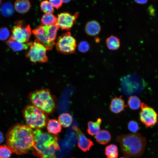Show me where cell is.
Returning <instances> with one entry per match:
<instances>
[{"mask_svg":"<svg viewBox=\"0 0 158 158\" xmlns=\"http://www.w3.org/2000/svg\"><path fill=\"white\" fill-rule=\"evenodd\" d=\"M116 140L119 144L123 154L128 158L141 156L144 151L146 144L145 138L138 133L118 135Z\"/></svg>","mask_w":158,"mask_h":158,"instance_id":"3","label":"cell"},{"mask_svg":"<svg viewBox=\"0 0 158 158\" xmlns=\"http://www.w3.org/2000/svg\"></svg>","mask_w":158,"mask_h":158,"instance_id":"42","label":"cell"},{"mask_svg":"<svg viewBox=\"0 0 158 158\" xmlns=\"http://www.w3.org/2000/svg\"></svg>","mask_w":158,"mask_h":158,"instance_id":"41","label":"cell"},{"mask_svg":"<svg viewBox=\"0 0 158 158\" xmlns=\"http://www.w3.org/2000/svg\"><path fill=\"white\" fill-rule=\"evenodd\" d=\"M4 140V137L3 134L0 132V143H1Z\"/></svg>","mask_w":158,"mask_h":158,"instance_id":"35","label":"cell"},{"mask_svg":"<svg viewBox=\"0 0 158 158\" xmlns=\"http://www.w3.org/2000/svg\"><path fill=\"white\" fill-rule=\"evenodd\" d=\"M105 154L107 158H117L118 151L117 146L113 144L107 146L105 149Z\"/></svg>","mask_w":158,"mask_h":158,"instance_id":"25","label":"cell"},{"mask_svg":"<svg viewBox=\"0 0 158 158\" xmlns=\"http://www.w3.org/2000/svg\"><path fill=\"white\" fill-rule=\"evenodd\" d=\"M128 104L130 109L135 110L140 107L141 102L138 97L135 96H132L129 97Z\"/></svg>","mask_w":158,"mask_h":158,"instance_id":"26","label":"cell"},{"mask_svg":"<svg viewBox=\"0 0 158 158\" xmlns=\"http://www.w3.org/2000/svg\"><path fill=\"white\" fill-rule=\"evenodd\" d=\"M76 46V40L69 32L64 33L59 36L56 44L57 51L65 54L74 53Z\"/></svg>","mask_w":158,"mask_h":158,"instance_id":"6","label":"cell"},{"mask_svg":"<svg viewBox=\"0 0 158 158\" xmlns=\"http://www.w3.org/2000/svg\"><path fill=\"white\" fill-rule=\"evenodd\" d=\"M147 0H135V1L138 4H144L146 3L147 2Z\"/></svg>","mask_w":158,"mask_h":158,"instance_id":"34","label":"cell"},{"mask_svg":"<svg viewBox=\"0 0 158 158\" xmlns=\"http://www.w3.org/2000/svg\"><path fill=\"white\" fill-rule=\"evenodd\" d=\"M90 47L89 44L85 41H81L79 43L78 46L79 51L83 53H85L88 51Z\"/></svg>","mask_w":158,"mask_h":158,"instance_id":"31","label":"cell"},{"mask_svg":"<svg viewBox=\"0 0 158 158\" xmlns=\"http://www.w3.org/2000/svg\"><path fill=\"white\" fill-rule=\"evenodd\" d=\"M31 5L29 1L27 0H18L14 3V8L16 11L20 13H24L30 9Z\"/></svg>","mask_w":158,"mask_h":158,"instance_id":"19","label":"cell"},{"mask_svg":"<svg viewBox=\"0 0 158 158\" xmlns=\"http://www.w3.org/2000/svg\"><path fill=\"white\" fill-rule=\"evenodd\" d=\"M1 12L4 16L9 17L11 16L14 13V9L12 4L9 2L3 4L0 8Z\"/></svg>","mask_w":158,"mask_h":158,"instance_id":"24","label":"cell"},{"mask_svg":"<svg viewBox=\"0 0 158 158\" xmlns=\"http://www.w3.org/2000/svg\"><path fill=\"white\" fill-rule=\"evenodd\" d=\"M95 42L97 43H99L100 41V38L99 37H95Z\"/></svg>","mask_w":158,"mask_h":158,"instance_id":"36","label":"cell"},{"mask_svg":"<svg viewBox=\"0 0 158 158\" xmlns=\"http://www.w3.org/2000/svg\"><path fill=\"white\" fill-rule=\"evenodd\" d=\"M40 8L45 14H52L54 12L53 7L48 1H44L40 4Z\"/></svg>","mask_w":158,"mask_h":158,"instance_id":"27","label":"cell"},{"mask_svg":"<svg viewBox=\"0 0 158 158\" xmlns=\"http://www.w3.org/2000/svg\"><path fill=\"white\" fill-rule=\"evenodd\" d=\"M95 138L96 141L101 145L107 143L111 140V136L109 131L107 130H100L96 135Z\"/></svg>","mask_w":158,"mask_h":158,"instance_id":"17","label":"cell"},{"mask_svg":"<svg viewBox=\"0 0 158 158\" xmlns=\"http://www.w3.org/2000/svg\"><path fill=\"white\" fill-rule=\"evenodd\" d=\"M78 16V13L74 15L67 13H61L58 15L57 23L62 30H69L73 26Z\"/></svg>","mask_w":158,"mask_h":158,"instance_id":"10","label":"cell"},{"mask_svg":"<svg viewBox=\"0 0 158 158\" xmlns=\"http://www.w3.org/2000/svg\"><path fill=\"white\" fill-rule=\"evenodd\" d=\"M46 49L40 43L34 41L30 49L25 53V56L34 63L47 62L48 61Z\"/></svg>","mask_w":158,"mask_h":158,"instance_id":"7","label":"cell"},{"mask_svg":"<svg viewBox=\"0 0 158 158\" xmlns=\"http://www.w3.org/2000/svg\"><path fill=\"white\" fill-rule=\"evenodd\" d=\"M74 158V157H72V158Z\"/></svg>","mask_w":158,"mask_h":158,"instance_id":"40","label":"cell"},{"mask_svg":"<svg viewBox=\"0 0 158 158\" xmlns=\"http://www.w3.org/2000/svg\"><path fill=\"white\" fill-rule=\"evenodd\" d=\"M102 121V119L98 118L95 122L89 121L87 123V132L91 136L96 135L100 130V127Z\"/></svg>","mask_w":158,"mask_h":158,"instance_id":"18","label":"cell"},{"mask_svg":"<svg viewBox=\"0 0 158 158\" xmlns=\"http://www.w3.org/2000/svg\"><path fill=\"white\" fill-rule=\"evenodd\" d=\"M63 3H66L70 1V0H62Z\"/></svg>","mask_w":158,"mask_h":158,"instance_id":"37","label":"cell"},{"mask_svg":"<svg viewBox=\"0 0 158 158\" xmlns=\"http://www.w3.org/2000/svg\"><path fill=\"white\" fill-rule=\"evenodd\" d=\"M47 129L49 133L57 135L61 132L62 128L58 121L55 119H52L48 122Z\"/></svg>","mask_w":158,"mask_h":158,"instance_id":"20","label":"cell"},{"mask_svg":"<svg viewBox=\"0 0 158 158\" xmlns=\"http://www.w3.org/2000/svg\"><path fill=\"white\" fill-rule=\"evenodd\" d=\"M32 32L36 38L35 41L42 44L47 50L52 49L54 44L49 42L46 38L44 34L43 25L37 27L32 30Z\"/></svg>","mask_w":158,"mask_h":158,"instance_id":"12","label":"cell"},{"mask_svg":"<svg viewBox=\"0 0 158 158\" xmlns=\"http://www.w3.org/2000/svg\"><path fill=\"white\" fill-rule=\"evenodd\" d=\"M49 2L50 3L53 7L56 8H59L62 5L63 2L62 0H50Z\"/></svg>","mask_w":158,"mask_h":158,"instance_id":"32","label":"cell"},{"mask_svg":"<svg viewBox=\"0 0 158 158\" xmlns=\"http://www.w3.org/2000/svg\"><path fill=\"white\" fill-rule=\"evenodd\" d=\"M10 32L8 29L5 27L0 28V40H6L9 37Z\"/></svg>","mask_w":158,"mask_h":158,"instance_id":"29","label":"cell"},{"mask_svg":"<svg viewBox=\"0 0 158 158\" xmlns=\"http://www.w3.org/2000/svg\"><path fill=\"white\" fill-rule=\"evenodd\" d=\"M119 158H127L126 157H120Z\"/></svg>","mask_w":158,"mask_h":158,"instance_id":"39","label":"cell"},{"mask_svg":"<svg viewBox=\"0 0 158 158\" xmlns=\"http://www.w3.org/2000/svg\"><path fill=\"white\" fill-rule=\"evenodd\" d=\"M6 44L14 51H19L28 49L33 44L32 42L21 43L17 42L10 37L5 42Z\"/></svg>","mask_w":158,"mask_h":158,"instance_id":"15","label":"cell"},{"mask_svg":"<svg viewBox=\"0 0 158 158\" xmlns=\"http://www.w3.org/2000/svg\"><path fill=\"white\" fill-rule=\"evenodd\" d=\"M148 10L150 14L152 16H154V9L152 6H150Z\"/></svg>","mask_w":158,"mask_h":158,"instance_id":"33","label":"cell"},{"mask_svg":"<svg viewBox=\"0 0 158 158\" xmlns=\"http://www.w3.org/2000/svg\"><path fill=\"white\" fill-rule=\"evenodd\" d=\"M106 43L108 48L111 50L118 49L120 47V40L116 37L112 35L108 37Z\"/></svg>","mask_w":158,"mask_h":158,"instance_id":"21","label":"cell"},{"mask_svg":"<svg viewBox=\"0 0 158 158\" xmlns=\"http://www.w3.org/2000/svg\"><path fill=\"white\" fill-rule=\"evenodd\" d=\"M28 99L32 105L46 114L53 113L56 107L55 98L48 89H41L31 92Z\"/></svg>","mask_w":158,"mask_h":158,"instance_id":"4","label":"cell"},{"mask_svg":"<svg viewBox=\"0 0 158 158\" xmlns=\"http://www.w3.org/2000/svg\"><path fill=\"white\" fill-rule=\"evenodd\" d=\"M12 152L8 146H0V158H10Z\"/></svg>","mask_w":158,"mask_h":158,"instance_id":"28","label":"cell"},{"mask_svg":"<svg viewBox=\"0 0 158 158\" xmlns=\"http://www.w3.org/2000/svg\"><path fill=\"white\" fill-rule=\"evenodd\" d=\"M6 141L12 152L18 154L27 153L33 147V131L28 125L16 124L8 131Z\"/></svg>","mask_w":158,"mask_h":158,"instance_id":"1","label":"cell"},{"mask_svg":"<svg viewBox=\"0 0 158 158\" xmlns=\"http://www.w3.org/2000/svg\"><path fill=\"white\" fill-rule=\"evenodd\" d=\"M128 130L133 133H135L139 130V125L137 121L134 120L130 121L128 123Z\"/></svg>","mask_w":158,"mask_h":158,"instance_id":"30","label":"cell"},{"mask_svg":"<svg viewBox=\"0 0 158 158\" xmlns=\"http://www.w3.org/2000/svg\"><path fill=\"white\" fill-rule=\"evenodd\" d=\"M2 2V1L0 0V5L1 4Z\"/></svg>","mask_w":158,"mask_h":158,"instance_id":"38","label":"cell"},{"mask_svg":"<svg viewBox=\"0 0 158 158\" xmlns=\"http://www.w3.org/2000/svg\"><path fill=\"white\" fill-rule=\"evenodd\" d=\"M23 114L28 125L32 128H42L47 124V114L32 104L26 106L24 109Z\"/></svg>","mask_w":158,"mask_h":158,"instance_id":"5","label":"cell"},{"mask_svg":"<svg viewBox=\"0 0 158 158\" xmlns=\"http://www.w3.org/2000/svg\"><path fill=\"white\" fill-rule=\"evenodd\" d=\"M126 107L124 100L121 96L116 97L111 99L109 108L112 112L118 114L123 111Z\"/></svg>","mask_w":158,"mask_h":158,"instance_id":"13","label":"cell"},{"mask_svg":"<svg viewBox=\"0 0 158 158\" xmlns=\"http://www.w3.org/2000/svg\"><path fill=\"white\" fill-rule=\"evenodd\" d=\"M101 29L99 23L95 20L89 21L85 27V31L87 34L91 36L97 35L100 32Z\"/></svg>","mask_w":158,"mask_h":158,"instance_id":"16","label":"cell"},{"mask_svg":"<svg viewBox=\"0 0 158 158\" xmlns=\"http://www.w3.org/2000/svg\"><path fill=\"white\" fill-rule=\"evenodd\" d=\"M58 121L61 126L64 127H67L72 123L73 118L70 114L64 113L59 116Z\"/></svg>","mask_w":158,"mask_h":158,"instance_id":"23","label":"cell"},{"mask_svg":"<svg viewBox=\"0 0 158 158\" xmlns=\"http://www.w3.org/2000/svg\"><path fill=\"white\" fill-rule=\"evenodd\" d=\"M140 107L139 116L142 122L147 127L156 124L158 122V114L154 109L144 103H141Z\"/></svg>","mask_w":158,"mask_h":158,"instance_id":"9","label":"cell"},{"mask_svg":"<svg viewBox=\"0 0 158 158\" xmlns=\"http://www.w3.org/2000/svg\"><path fill=\"white\" fill-rule=\"evenodd\" d=\"M16 26L12 30V35L10 38L21 43H27L31 35L29 25L25 26L24 21L18 20L15 23Z\"/></svg>","mask_w":158,"mask_h":158,"instance_id":"8","label":"cell"},{"mask_svg":"<svg viewBox=\"0 0 158 158\" xmlns=\"http://www.w3.org/2000/svg\"><path fill=\"white\" fill-rule=\"evenodd\" d=\"M42 25L44 26H50L57 23V18L52 14H45L41 18Z\"/></svg>","mask_w":158,"mask_h":158,"instance_id":"22","label":"cell"},{"mask_svg":"<svg viewBox=\"0 0 158 158\" xmlns=\"http://www.w3.org/2000/svg\"><path fill=\"white\" fill-rule=\"evenodd\" d=\"M43 26L46 37L49 42L55 44L57 32L60 28L58 23L49 26Z\"/></svg>","mask_w":158,"mask_h":158,"instance_id":"14","label":"cell"},{"mask_svg":"<svg viewBox=\"0 0 158 158\" xmlns=\"http://www.w3.org/2000/svg\"><path fill=\"white\" fill-rule=\"evenodd\" d=\"M33 137L34 154L39 158H57L55 153L60 147L56 135L36 129L33 131Z\"/></svg>","mask_w":158,"mask_h":158,"instance_id":"2","label":"cell"},{"mask_svg":"<svg viewBox=\"0 0 158 158\" xmlns=\"http://www.w3.org/2000/svg\"><path fill=\"white\" fill-rule=\"evenodd\" d=\"M72 128L76 133L78 148L84 152L89 150L90 148L94 145L92 141L87 138L81 130L76 126H73Z\"/></svg>","mask_w":158,"mask_h":158,"instance_id":"11","label":"cell"}]
</instances>
